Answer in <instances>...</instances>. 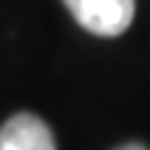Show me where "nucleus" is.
<instances>
[{"label": "nucleus", "instance_id": "nucleus-1", "mask_svg": "<svg viewBox=\"0 0 150 150\" xmlns=\"http://www.w3.org/2000/svg\"><path fill=\"white\" fill-rule=\"evenodd\" d=\"M79 26L98 37H119L134 18V0H63Z\"/></svg>", "mask_w": 150, "mask_h": 150}, {"label": "nucleus", "instance_id": "nucleus-3", "mask_svg": "<svg viewBox=\"0 0 150 150\" xmlns=\"http://www.w3.org/2000/svg\"><path fill=\"white\" fill-rule=\"evenodd\" d=\"M119 150H148V148L140 145V142H129V145H124V148H119Z\"/></svg>", "mask_w": 150, "mask_h": 150}, {"label": "nucleus", "instance_id": "nucleus-2", "mask_svg": "<svg viewBox=\"0 0 150 150\" xmlns=\"http://www.w3.org/2000/svg\"><path fill=\"white\" fill-rule=\"evenodd\" d=\"M0 150H55V140L42 119L16 113L0 127Z\"/></svg>", "mask_w": 150, "mask_h": 150}]
</instances>
